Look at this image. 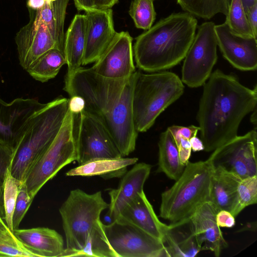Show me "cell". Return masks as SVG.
<instances>
[{
	"mask_svg": "<svg viewBox=\"0 0 257 257\" xmlns=\"http://www.w3.org/2000/svg\"><path fill=\"white\" fill-rule=\"evenodd\" d=\"M136 71L129 78L102 77L82 66L66 75L64 90L85 101L84 110L102 121L122 157L134 151L138 132L134 121L132 99Z\"/></svg>",
	"mask_w": 257,
	"mask_h": 257,
	"instance_id": "1",
	"label": "cell"
},
{
	"mask_svg": "<svg viewBox=\"0 0 257 257\" xmlns=\"http://www.w3.org/2000/svg\"><path fill=\"white\" fill-rule=\"evenodd\" d=\"M203 85L197 120L204 150L212 152L237 136L243 118L256 108L257 88L217 69Z\"/></svg>",
	"mask_w": 257,
	"mask_h": 257,
	"instance_id": "2",
	"label": "cell"
},
{
	"mask_svg": "<svg viewBox=\"0 0 257 257\" xmlns=\"http://www.w3.org/2000/svg\"><path fill=\"white\" fill-rule=\"evenodd\" d=\"M188 12L172 13L138 36L133 47L138 68L152 73L171 68L184 59L198 27Z\"/></svg>",
	"mask_w": 257,
	"mask_h": 257,
	"instance_id": "3",
	"label": "cell"
},
{
	"mask_svg": "<svg viewBox=\"0 0 257 257\" xmlns=\"http://www.w3.org/2000/svg\"><path fill=\"white\" fill-rule=\"evenodd\" d=\"M108 206L101 191H70L59 209L66 243L62 256H95L102 251L106 239L100 216Z\"/></svg>",
	"mask_w": 257,
	"mask_h": 257,
	"instance_id": "4",
	"label": "cell"
},
{
	"mask_svg": "<svg viewBox=\"0 0 257 257\" xmlns=\"http://www.w3.org/2000/svg\"><path fill=\"white\" fill-rule=\"evenodd\" d=\"M69 99L59 96L45 103L31 117L16 149L11 166V175L20 182L59 133L68 108Z\"/></svg>",
	"mask_w": 257,
	"mask_h": 257,
	"instance_id": "5",
	"label": "cell"
},
{
	"mask_svg": "<svg viewBox=\"0 0 257 257\" xmlns=\"http://www.w3.org/2000/svg\"><path fill=\"white\" fill-rule=\"evenodd\" d=\"M213 169L210 156L205 161L189 162L173 186L161 194L160 217L175 223L190 218L210 201Z\"/></svg>",
	"mask_w": 257,
	"mask_h": 257,
	"instance_id": "6",
	"label": "cell"
},
{
	"mask_svg": "<svg viewBox=\"0 0 257 257\" xmlns=\"http://www.w3.org/2000/svg\"><path fill=\"white\" fill-rule=\"evenodd\" d=\"M184 86L175 73L136 71L133 92V112L138 133L147 132L158 116L183 94Z\"/></svg>",
	"mask_w": 257,
	"mask_h": 257,
	"instance_id": "7",
	"label": "cell"
},
{
	"mask_svg": "<svg viewBox=\"0 0 257 257\" xmlns=\"http://www.w3.org/2000/svg\"><path fill=\"white\" fill-rule=\"evenodd\" d=\"M75 115L68 108L62 125L51 145L29 171L24 181L30 197L39 190L64 166L76 161Z\"/></svg>",
	"mask_w": 257,
	"mask_h": 257,
	"instance_id": "8",
	"label": "cell"
},
{
	"mask_svg": "<svg viewBox=\"0 0 257 257\" xmlns=\"http://www.w3.org/2000/svg\"><path fill=\"white\" fill-rule=\"evenodd\" d=\"M103 229L116 257H167L164 243L120 216Z\"/></svg>",
	"mask_w": 257,
	"mask_h": 257,
	"instance_id": "9",
	"label": "cell"
},
{
	"mask_svg": "<svg viewBox=\"0 0 257 257\" xmlns=\"http://www.w3.org/2000/svg\"><path fill=\"white\" fill-rule=\"evenodd\" d=\"M215 25L212 22H205L197 27V33L184 58L181 80L190 87L203 85L217 61Z\"/></svg>",
	"mask_w": 257,
	"mask_h": 257,
	"instance_id": "10",
	"label": "cell"
},
{
	"mask_svg": "<svg viewBox=\"0 0 257 257\" xmlns=\"http://www.w3.org/2000/svg\"><path fill=\"white\" fill-rule=\"evenodd\" d=\"M77 115L79 122L74 137L79 165L95 159L122 157L98 117L85 110Z\"/></svg>",
	"mask_w": 257,
	"mask_h": 257,
	"instance_id": "11",
	"label": "cell"
},
{
	"mask_svg": "<svg viewBox=\"0 0 257 257\" xmlns=\"http://www.w3.org/2000/svg\"><path fill=\"white\" fill-rule=\"evenodd\" d=\"M214 167L220 166L241 179L257 175L256 128L236 136L210 156Z\"/></svg>",
	"mask_w": 257,
	"mask_h": 257,
	"instance_id": "12",
	"label": "cell"
},
{
	"mask_svg": "<svg viewBox=\"0 0 257 257\" xmlns=\"http://www.w3.org/2000/svg\"><path fill=\"white\" fill-rule=\"evenodd\" d=\"M45 104L34 98H18L10 103L0 98V144L14 152L31 117Z\"/></svg>",
	"mask_w": 257,
	"mask_h": 257,
	"instance_id": "13",
	"label": "cell"
},
{
	"mask_svg": "<svg viewBox=\"0 0 257 257\" xmlns=\"http://www.w3.org/2000/svg\"><path fill=\"white\" fill-rule=\"evenodd\" d=\"M132 41L127 31L116 32L109 46L91 69L107 78L124 79L130 77L136 71Z\"/></svg>",
	"mask_w": 257,
	"mask_h": 257,
	"instance_id": "14",
	"label": "cell"
},
{
	"mask_svg": "<svg viewBox=\"0 0 257 257\" xmlns=\"http://www.w3.org/2000/svg\"><path fill=\"white\" fill-rule=\"evenodd\" d=\"M85 46L82 65L95 62L113 40L114 30L111 9H96L85 12Z\"/></svg>",
	"mask_w": 257,
	"mask_h": 257,
	"instance_id": "15",
	"label": "cell"
},
{
	"mask_svg": "<svg viewBox=\"0 0 257 257\" xmlns=\"http://www.w3.org/2000/svg\"><path fill=\"white\" fill-rule=\"evenodd\" d=\"M217 46L223 57L235 68L254 71L257 68V39L234 34L224 22L215 25Z\"/></svg>",
	"mask_w": 257,
	"mask_h": 257,
	"instance_id": "16",
	"label": "cell"
},
{
	"mask_svg": "<svg viewBox=\"0 0 257 257\" xmlns=\"http://www.w3.org/2000/svg\"><path fill=\"white\" fill-rule=\"evenodd\" d=\"M210 201L204 203L190 217L197 242L201 251L209 250L218 257L227 246L216 221L218 212Z\"/></svg>",
	"mask_w": 257,
	"mask_h": 257,
	"instance_id": "17",
	"label": "cell"
},
{
	"mask_svg": "<svg viewBox=\"0 0 257 257\" xmlns=\"http://www.w3.org/2000/svg\"><path fill=\"white\" fill-rule=\"evenodd\" d=\"M152 166L145 163H136L122 176L116 188L108 191L110 203L107 215L113 220L118 217L122 209L140 192L144 190Z\"/></svg>",
	"mask_w": 257,
	"mask_h": 257,
	"instance_id": "18",
	"label": "cell"
},
{
	"mask_svg": "<svg viewBox=\"0 0 257 257\" xmlns=\"http://www.w3.org/2000/svg\"><path fill=\"white\" fill-rule=\"evenodd\" d=\"M14 233L37 257H62L65 248L63 238L55 230L38 227L17 229Z\"/></svg>",
	"mask_w": 257,
	"mask_h": 257,
	"instance_id": "19",
	"label": "cell"
},
{
	"mask_svg": "<svg viewBox=\"0 0 257 257\" xmlns=\"http://www.w3.org/2000/svg\"><path fill=\"white\" fill-rule=\"evenodd\" d=\"M163 242L167 257H194L201 251L190 217L169 225L165 224Z\"/></svg>",
	"mask_w": 257,
	"mask_h": 257,
	"instance_id": "20",
	"label": "cell"
},
{
	"mask_svg": "<svg viewBox=\"0 0 257 257\" xmlns=\"http://www.w3.org/2000/svg\"><path fill=\"white\" fill-rule=\"evenodd\" d=\"M118 216L163 242L165 224L159 220L144 190L122 209Z\"/></svg>",
	"mask_w": 257,
	"mask_h": 257,
	"instance_id": "21",
	"label": "cell"
},
{
	"mask_svg": "<svg viewBox=\"0 0 257 257\" xmlns=\"http://www.w3.org/2000/svg\"><path fill=\"white\" fill-rule=\"evenodd\" d=\"M241 178L220 166H214L210 201L218 211L231 212L236 200L238 185Z\"/></svg>",
	"mask_w": 257,
	"mask_h": 257,
	"instance_id": "22",
	"label": "cell"
},
{
	"mask_svg": "<svg viewBox=\"0 0 257 257\" xmlns=\"http://www.w3.org/2000/svg\"><path fill=\"white\" fill-rule=\"evenodd\" d=\"M137 158H102L79 165L66 173L67 176L92 177L99 176L107 179L122 177L127 168L137 163Z\"/></svg>",
	"mask_w": 257,
	"mask_h": 257,
	"instance_id": "23",
	"label": "cell"
},
{
	"mask_svg": "<svg viewBox=\"0 0 257 257\" xmlns=\"http://www.w3.org/2000/svg\"><path fill=\"white\" fill-rule=\"evenodd\" d=\"M86 16L77 14L65 34L64 53L67 65L66 75L82 66L85 46Z\"/></svg>",
	"mask_w": 257,
	"mask_h": 257,
	"instance_id": "24",
	"label": "cell"
},
{
	"mask_svg": "<svg viewBox=\"0 0 257 257\" xmlns=\"http://www.w3.org/2000/svg\"><path fill=\"white\" fill-rule=\"evenodd\" d=\"M158 147L157 172L163 173L169 178L177 180L183 173L185 166L181 162L177 146L168 128L161 134Z\"/></svg>",
	"mask_w": 257,
	"mask_h": 257,
	"instance_id": "25",
	"label": "cell"
},
{
	"mask_svg": "<svg viewBox=\"0 0 257 257\" xmlns=\"http://www.w3.org/2000/svg\"><path fill=\"white\" fill-rule=\"evenodd\" d=\"M66 64L64 54L53 49L40 57L26 71L35 80L43 83L55 77Z\"/></svg>",
	"mask_w": 257,
	"mask_h": 257,
	"instance_id": "26",
	"label": "cell"
},
{
	"mask_svg": "<svg viewBox=\"0 0 257 257\" xmlns=\"http://www.w3.org/2000/svg\"><path fill=\"white\" fill-rule=\"evenodd\" d=\"M177 3L184 11L208 20L218 14L226 16L230 0H177Z\"/></svg>",
	"mask_w": 257,
	"mask_h": 257,
	"instance_id": "27",
	"label": "cell"
},
{
	"mask_svg": "<svg viewBox=\"0 0 257 257\" xmlns=\"http://www.w3.org/2000/svg\"><path fill=\"white\" fill-rule=\"evenodd\" d=\"M0 256L37 257L28 250L0 217Z\"/></svg>",
	"mask_w": 257,
	"mask_h": 257,
	"instance_id": "28",
	"label": "cell"
},
{
	"mask_svg": "<svg viewBox=\"0 0 257 257\" xmlns=\"http://www.w3.org/2000/svg\"><path fill=\"white\" fill-rule=\"evenodd\" d=\"M225 23L234 34L243 37L254 38L241 0H230Z\"/></svg>",
	"mask_w": 257,
	"mask_h": 257,
	"instance_id": "29",
	"label": "cell"
},
{
	"mask_svg": "<svg viewBox=\"0 0 257 257\" xmlns=\"http://www.w3.org/2000/svg\"><path fill=\"white\" fill-rule=\"evenodd\" d=\"M154 0H132L128 13L138 29L147 30L153 25L156 17Z\"/></svg>",
	"mask_w": 257,
	"mask_h": 257,
	"instance_id": "30",
	"label": "cell"
},
{
	"mask_svg": "<svg viewBox=\"0 0 257 257\" xmlns=\"http://www.w3.org/2000/svg\"><path fill=\"white\" fill-rule=\"evenodd\" d=\"M257 203V175L241 179L237 187L235 206L231 213L236 217L246 207Z\"/></svg>",
	"mask_w": 257,
	"mask_h": 257,
	"instance_id": "31",
	"label": "cell"
},
{
	"mask_svg": "<svg viewBox=\"0 0 257 257\" xmlns=\"http://www.w3.org/2000/svg\"><path fill=\"white\" fill-rule=\"evenodd\" d=\"M168 128L171 132L177 146L181 162L183 165L186 166L189 162L192 151L190 140L197 136L199 127L194 125L188 126L173 125Z\"/></svg>",
	"mask_w": 257,
	"mask_h": 257,
	"instance_id": "32",
	"label": "cell"
},
{
	"mask_svg": "<svg viewBox=\"0 0 257 257\" xmlns=\"http://www.w3.org/2000/svg\"><path fill=\"white\" fill-rule=\"evenodd\" d=\"M21 182L11 175L10 170L9 171L3 189V215L6 224L12 231H14L12 225L13 215L19 187Z\"/></svg>",
	"mask_w": 257,
	"mask_h": 257,
	"instance_id": "33",
	"label": "cell"
},
{
	"mask_svg": "<svg viewBox=\"0 0 257 257\" xmlns=\"http://www.w3.org/2000/svg\"><path fill=\"white\" fill-rule=\"evenodd\" d=\"M33 199L28 192L24 182H22L19 186L18 193L12 219L13 230L19 228L20 224L28 210Z\"/></svg>",
	"mask_w": 257,
	"mask_h": 257,
	"instance_id": "34",
	"label": "cell"
},
{
	"mask_svg": "<svg viewBox=\"0 0 257 257\" xmlns=\"http://www.w3.org/2000/svg\"><path fill=\"white\" fill-rule=\"evenodd\" d=\"M69 1V0H55L52 2L57 48L63 53L65 39L64 25L66 8Z\"/></svg>",
	"mask_w": 257,
	"mask_h": 257,
	"instance_id": "35",
	"label": "cell"
},
{
	"mask_svg": "<svg viewBox=\"0 0 257 257\" xmlns=\"http://www.w3.org/2000/svg\"><path fill=\"white\" fill-rule=\"evenodd\" d=\"M14 153L9 148L0 144V210L3 214V189L7 174L10 170Z\"/></svg>",
	"mask_w": 257,
	"mask_h": 257,
	"instance_id": "36",
	"label": "cell"
},
{
	"mask_svg": "<svg viewBox=\"0 0 257 257\" xmlns=\"http://www.w3.org/2000/svg\"><path fill=\"white\" fill-rule=\"evenodd\" d=\"M216 221L220 227L230 228L235 225V217L230 212L225 210L218 211L216 215Z\"/></svg>",
	"mask_w": 257,
	"mask_h": 257,
	"instance_id": "37",
	"label": "cell"
},
{
	"mask_svg": "<svg viewBox=\"0 0 257 257\" xmlns=\"http://www.w3.org/2000/svg\"><path fill=\"white\" fill-rule=\"evenodd\" d=\"M245 14L255 38L257 37V2L247 8Z\"/></svg>",
	"mask_w": 257,
	"mask_h": 257,
	"instance_id": "38",
	"label": "cell"
},
{
	"mask_svg": "<svg viewBox=\"0 0 257 257\" xmlns=\"http://www.w3.org/2000/svg\"><path fill=\"white\" fill-rule=\"evenodd\" d=\"M68 109L74 114H78L85 107V101L80 96H70L68 100Z\"/></svg>",
	"mask_w": 257,
	"mask_h": 257,
	"instance_id": "39",
	"label": "cell"
},
{
	"mask_svg": "<svg viewBox=\"0 0 257 257\" xmlns=\"http://www.w3.org/2000/svg\"><path fill=\"white\" fill-rule=\"evenodd\" d=\"M75 6L78 11L86 12L94 8V0H73Z\"/></svg>",
	"mask_w": 257,
	"mask_h": 257,
	"instance_id": "40",
	"label": "cell"
},
{
	"mask_svg": "<svg viewBox=\"0 0 257 257\" xmlns=\"http://www.w3.org/2000/svg\"><path fill=\"white\" fill-rule=\"evenodd\" d=\"M118 0H94V7L96 9H111Z\"/></svg>",
	"mask_w": 257,
	"mask_h": 257,
	"instance_id": "41",
	"label": "cell"
},
{
	"mask_svg": "<svg viewBox=\"0 0 257 257\" xmlns=\"http://www.w3.org/2000/svg\"><path fill=\"white\" fill-rule=\"evenodd\" d=\"M191 149L193 152L204 150V145L202 140L196 136H194L190 140Z\"/></svg>",
	"mask_w": 257,
	"mask_h": 257,
	"instance_id": "42",
	"label": "cell"
},
{
	"mask_svg": "<svg viewBox=\"0 0 257 257\" xmlns=\"http://www.w3.org/2000/svg\"><path fill=\"white\" fill-rule=\"evenodd\" d=\"M244 10L253 5L257 2V0H241Z\"/></svg>",
	"mask_w": 257,
	"mask_h": 257,
	"instance_id": "43",
	"label": "cell"
},
{
	"mask_svg": "<svg viewBox=\"0 0 257 257\" xmlns=\"http://www.w3.org/2000/svg\"><path fill=\"white\" fill-rule=\"evenodd\" d=\"M253 113L252 114L250 117V121L251 122L256 124V108H255L253 111Z\"/></svg>",
	"mask_w": 257,
	"mask_h": 257,
	"instance_id": "44",
	"label": "cell"
},
{
	"mask_svg": "<svg viewBox=\"0 0 257 257\" xmlns=\"http://www.w3.org/2000/svg\"><path fill=\"white\" fill-rule=\"evenodd\" d=\"M2 213H1V210H0V217L2 216Z\"/></svg>",
	"mask_w": 257,
	"mask_h": 257,
	"instance_id": "45",
	"label": "cell"
}]
</instances>
